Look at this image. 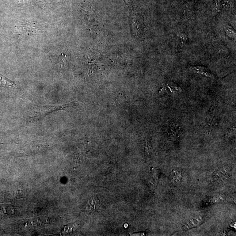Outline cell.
<instances>
[{
    "instance_id": "1",
    "label": "cell",
    "mask_w": 236,
    "mask_h": 236,
    "mask_svg": "<svg viewBox=\"0 0 236 236\" xmlns=\"http://www.w3.org/2000/svg\"><path fill=\"white\" fill-rule=\"evenodd\" d=\"M72 103H68L59 105H46V106H38L35 107L34 110L33 111L32 118L36 120H40L45 116L48 114L62 110L70 106Z\"/></svg>"
},
{
    "instance_id": "2",
    "label": "cell",
    "mask_w": 236,
    "mask_h": 236,
    "mask_svg": "<svg viewBox=\"0 0 236 236\" xmlns=\"http://www.w3.org/2000/svg\"><path fill=\"white\" fill-rule=\"evenodd\" d=\"M202 222H203V219L200 217L193 218L183 223L182 227L185 229H186V228L188 229L189 228H192L199 225Z\"/></svg>"
},
{
    "instance_id": "3",
    "label": "cell",
    "mask_w": 236,
    "mask_h": 236,
    "mask_svg": "<svg viewBox=\"0 0 236 236\" xmlns=\"http://www.w3.org/2000/svg\"><path fill=\"white\" fill-rule=\"evenodd\" d=\"M0 85L2 86H15L16 87V85L15 83L11 81V80L6 78V77L0 74Z\"/></svg>"
},
{
    "instance_id": "4",
    "label": "cell",
    "mask_w": 236,
    "mask_h": 236,
    "mask_svg": "<svg viewBox=\"0 0 236 236\" xmlns=\"http://www.w3.org/2000/svg\"><path fill=\"white\" fill-rule=\"evenodd\" d=\"M193 68L198 73L202 74L204 75H205L207 77H211L212 76V74L209 72V71H207V70L204 67L196 66L194 67Z\"/></svg>"
},
{
    "instance_id": "5",
    "label": "cell",
    "mask_w": 236,
    "mask_h": 236,
    "mask_svg": "<svg viewBox=\"0 0 236 236\" xmlns=\"http://www.w3.org/2000/svg\"><path fill=\"white\" fill-rule=\"evenodd\" d=\"M171 181L174 183H178L180 182L181 178H182V175L181 173L179 171L174 170L173 171V176L172 177Z\"/></svg>"
},
{
    "instance_id": "6",
    "label": "cell",
    "mask_w": 236,
    "mask_h": 236,
    "mask_svg": "<svg viewBox=\"0 0 236 236\" xmlns=\"http://www.w3.org/2000/svg\"><path fill=\"white\" fill-rule=\"evenodd\" d=\"M170 132H171V134L175 135L178 133V130L180 129L178 124L172 123L170 125Z\"/></svg>"
},
{
    "instance_id": "7",
    "label": "cell",
    "mask_w": 236,
    "mask_h": 236,
    "mask_svg": "<svg viewBox=\"0 0 236 236\" xmlns=\"http://www.w3.org/2000/svg\"><path fill=\"white\" fill-rule=\"evenodd\" d=\"M225 29L226 33L227 34V35L229 36L234 38L235 37V32L234 30L232 29L231 27L229 26H226L225 28Z\"/></svg>"
},
{
    "instance_id": "8",
    "label": "cell",
    "mask_w": 236,
    "mask_h": 236,
    "mask_svg": "<svg viewBox=\"0 0 236 236\" xmlns=\"http://www.w3.org/2000/svg\"><path fill=\"white\" fill-rule=\"evenodd\" d=\"M152 148L150 143L148 141H147L145 146L146 154L148 155H150L152 153Z\"/></svg>"
},
{
    "instance_id": "9",
    "label": "cell",
    "mask_w": 236,
    "mask_h": 236,
    "mask_svg": "<svg viewBox=\"0 0 236 236\" xmlns=\"http://www.w3.org/2000/svg\"><path fill=\"white\" fill-rule=\"evenodd\" d=\"M144 235V233H138L133 234V236H143Z\"/></svg>"
},
{
    "instance_id": "10",
    "label": "cell",
    "mask_w": 236,
    "mask_h": 236,
    "mask_svg": "<svg viewBox=\"0 0 236 236\" xmlns=\"http://www.w3.org/2000/svg\"><path fill=\"white\" fill-rule=\"evenodd\" d=\"M128 226V225L127 224V223H126V224H124V227L125 228H127V227Z\"/></svg>"
}]
</instances>
